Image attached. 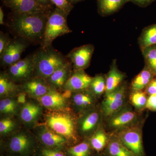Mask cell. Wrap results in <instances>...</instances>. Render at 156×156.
Instances as JSON below:
<instances>
[{"mask_svg":"<svg viewBox=\"0 0 156 156\" xmlns=\"http://www.w3.org/2000/svg\"><path fill=\"white\" fill-rule=\"evenodd\" d=\"M50 12L14 14L10 27L20 39L34 44H41Z\"/></svg>","mask_w":156,"mask_h":156,"instance_id":"6da1fadb","label":"cell"},{"mask_svg":"<svg viewBox=\"0 0 156 156\" xmlns=\"http://www.w3.org/2000/svg\"><path fill=\"white\" fill-rule=\"evenodd\" d=\"M77 118L66 108L50 110L45 115V125L55 133L64 137L68 142L69 146H70L83 140L78 134Z\"/></svg>","mask_w":156,"mask_h":156,"instance_id":"7a4b0ae2","label":"cell"},{"mask_svg":"<svg viewBox=\"0 0 156 156\" xmlns=\"http://www.w3.org/2000/svg\"><path fill=\"white\" fill-rule=\"evenodd\" d=\"M39 145L34 134L27 131H19L2 140L1 156H34Z\"/></svg>","mask_w":156,"mask_h":156,"instance_id":"3957f363","label":"cell"},{"mask_svg":"<svg viewBox=\"0 0 156 156\" xmlns=\"http://www.w3.org/2000/svg\"><path fill=\"white\" fill-rule=\"evenodd\" d=\"M34 63L33 77L45 79L69 61L66 56L52 47L41 48L33 54Z\"/></svg>","mask_w":156,"mask_h":156,"instance_id":"277c9868","label":"cell"},{"mask_svg":"<svg viewBox=\"0 0 156 156\" xmlns=\"http://www.w3.org/2000/svg\"><path fill=\"white\" fill-rule=\"evenodd\" d=\"M68 13L55 8L50 11L45 27L44 38L41 48L45 49L51 47L54 40L58 37L72 32L68 26Z\"/></svg>","mask_w":156,"mask_h":156,"instance_id":"5b68a950","label":"cell"},{"mask_svg":"<svg viewBox=\"0 0 156 156\" xmlns=\"http://www.w3.org/2000/svg\"><path fill=\"white\" fill-rule=\"evenodd\" d=\"M124 146L134 156H146L140 123L114 133Z\"/></svg>","mask_w":156,"mask_h":156,"instance_id":"8992f818","label":"cell"},{"mask_svg":"<svg viewBox=\"0 0 156 156\" xmlns=\"http://www.w3.org/2000/svg\"><path fill=\"white\" fill-rule=\"evenodd\" d=\"M105 121V128L109 134L139 123L138 114L128 104Z\"/></svg>","mask_w":156,"mask_h":156,"instance_id":"52a82bcc","label":"cell"},{"mask_svg":"<svg viewBox=\"0 0 156 156\" xmlns=\"http://www.w3.org/2000/svg\"><path fill=\"white\" fill-rule=\"evenodd\" d=\"M102 118L100 108L96 107L80 115L77 126L78 134L81 139L90 138L101 126Z\"/></svg>","mask_w":156,"mask_h":156,"instance_id":"ba28073f","label":"cell"},{"mask_svg":"<svg viewBox=\"0 0 156 156\" xmlns=\"http://www.w3.org/2000/svg\"><path fill=\"white\" fill-rule=\"evenodd\" d=\"M127 89L122 84L112 92L105 94L100 109L105 119L111 116L127 105Z\"/></svg>","mask_w":156,"mask_h":156,"instance_id":"9c48e42d","label":"cell"},{"mask_svg":"<svg viewBox=\"0 0 156 156\" xmlns=\"http://www.w3.org/2000/svg\"><path fill=\"white\" fill-rule=\"evenodd\" d=\"M34 135L37 140L39 144L44 147L64 149L66 147L69 146L67 140L55 133L45 125L37 126Z\"/></svg>","mask_w":156,"mask_h":156,"instance_id":"30bf717a","label":"cell"},{"mask_svg":"<svg viewBox=\"0 0 156 156\" xmlns=\"http://www.w3.org/2000/svg\"><path fill=\"white\" fill-rule=\"evenodd\" d=\"M6 73L15 83H23L33 77V55H29L8 66Z\"/></svg>","mask_w":156,"mask_h":156,"instance_id":"8fae6325","label":"cell"},{"mask_svg":"<svg viewBox=\"0 0 156 156\" xmlns=\"http://www.w3.org/2000/svg\"><path fill=\"white\" fill-rule=\"evenodd\" d=\"M94 47L92 44L83 45L72 50L66 56L74 70L83 69L89 66Z\"/></svg>","mask_w":156,"mask_h":156,"instance_id":"7c38bea8","label":"cell"},{"mask_svg":"<svg viewBox=\"0 0 156 156\" xmlns=\"http://www.w3.org/2000/svg\"><path fill=\"white\" fill-rule=\"evenodd\" d=\"M14 14L50 12V8L40 5L35 0H2Z\"/></svg>","mask_w":156,"mask_h":156,"instance_id":"4fadbf2b","label":"cell"},{"mask_svg":"<svg viewBox=\"0 0 156 156\" xmlns=\"http://www.w3.org/2000/svg\"><path fill=\"white\" fill-rule=\"evenodd\" d=\"M96 98L88 89L73 92L70 99L74 109L80 115L95 108Z\"/></svg>","mask_w":156,"mask_h":156,"instance_id":"5bb4252c","label":"cell"},{"mask_svg":"<svg viewBox=\"0 0 156 156\" xmlns=\"http://www.w3.org/2000/svg\"><path fill=\"white\" fill-rule=\"evenodd\" d=\"M27 42L21 39L11 40L2 56H1V66L8 67L20 60L21 54L26 49Z\"/></svg>","mask_w":156,"mask_h":156,"instance_id":"9a60e30c","label":"cell"},{"mask_svg":"<svg viewBox=\"0 0 156 156\" xmlns=\"http://www.w3.org/2000/svg\"><path fill=\"white\" fill-rule=\"evenodd\" d=\"M92 79L83 69L73 70L63 89L73 92L87 90L89 89Z\"/></svg>","mask_w":156,"mask_h":156,"instance_id":"2e32d148","label":"cell"},{"mask_svg":"<svg viewBox=\"0 0 156 156\" xmlns=\"http://www.w3.org/2000/svg\"><path fill=\"white\" fill-rule=\"evenodd\" d=\"M36 99L41 106L50 110H59L66 108V99L62 93L53 88L45 95Z\"/></svg>","mask_w":156,"mask_h":156,"instance_id":"e0dca14e","label":"cell"},{"mask_svg":"<svg viewBox=\"0 0 156 156\" xmlns=\"http://www.w3.org/2000/svg\"><path fill=\"white\" fill-rule=\"evenodd\" d=\"M21 86L23 91L36 99L45 95L52 88L44 79L36 77L23 82Z\"/></svg>","mask_w":156,"mask_h":156,"instance_id":"ac0fdd59","label":"cell"},{"mask_svg":"<svg viewBox=\"0 0 156 156\" xmlns=\"http://www.w3.org/2000/svg\"><path fill=\"white\" fill-rule=\"evenodd\" d=\"M72 65L69 61L55 71L49 77L45 79V80L50 87L56 90L63 89L66 83L72 73Z\"/></svg>","mask_w":156,"mask_h":156,"instance_id":"d6986e66","label":"cell"},{"mask_svg":"<svg viewBox=\"0 0 156 156\" xmlns=\"http://www.w3.org/2000/svg\"><path fill=\"white\" fill-rule=\"evenodd\" d=\"M42 113V107L41 105L29 101L23 105L20 113V118L24 125L32 126L37 122Z\"/></svg>","mask_w":156,"mask_h":156,"instance_id":"ffe728a7","label":"cell"},{"mask_svg":"<svg viewBox=\"0 0 156 156\" xmlns=\"http://www.w3.org/2000/svg\"><path fill=\"white\" fill-rule=\"evenodd\" d=\"M110 137V134L107 133L106 130L101 126L88 140L94 151L96 153H100L103 152L106 148Z\"/></svg>","mask_w":156,"mask_h":156,"instance_id":"44dd1931","label":"cell"},{"mask_svg":"<svg viewBox=\"0 0 156 156\" xmlns=\"http://www.w3.org/2000/svg\"><path fill=\"white\" fill-rule=\"evenodd\" d=\"M22 90V86L12 81L6 73L0 75V96L1 98L10 97L18 94Z\"/></svg>","mask_w":156,"mask_h":156,"instance_id":"7402d4cb","label":"cell"},{"mask_svg":"<svg viewBox=\"0 0 156 156\" xmlns=\"http://www.w3.org/2000/svg\"><path fill=\"white\" fill-rule=\"evenodd\" d=\"M110 134L108 144L104 152L109 156H134L124 146L115 134Z\"/></svg>","mask_w":156,"mask_h":156,"instance_id":"603a6c76","label":"cell"},{"mask_svg":"<svg viewBox=\"0 0 156 156\" xmlns=\"http://www.w3.org/2000/svg\"><path fill=\"white\" fill-rule=\"evenodd\" d=\"M63 151L66 156H94L96 153L88 139H83L75 145L66 147Z\"/></svg>","mask_w":156,"mask_h":156,"instance_id":"cb8c5ba5","label":"cell"},{"mask_svg":"<svg viewBox=\"0 0 156 156\" xmlns=\"http://www.w3.org/2000/svg\"><path fill=\"white\" fill-rule=\"evenodd\" d=\"M125 76L117 68L115 62L113 63L111 69L106 77V91L105 94L112 92L122 85Z\"/></svg>","mask_w":156,"mask_h":156,"instance_id":"d4e9b609","label":"cell"},{"mask_svg":"<svg viewBox=\"0 0 156 156\" xmlns=\"http://www.w3.org/2000/svg\"><path fill=\"white\" fill-rule=\"evenodd\" d=\"M99 14L105 16L115 13L119 10L128 0H97Z\"/></svg>","mask_w":156,"mask_h":156,"instance_id":"484cf974","label":"cell"},{"mask_svg":"<svg viewBox=\"0 0 156 156\" xmlns=\"http://www.w3.org/2000/svg\"><path fill=\"white\" fill-rule=\"evenodd\" d=\"M154 74L146 66L132 81L131 90L134 91H142L153 80Z\"/></svg>","mask_w":156,"mask_h":156,"instance_id":"4316f807","label":"cell"},{"mask_svg":"<svg viewBox=\"0 0 156 156\" xmlns=\"http://www.w3.org/2000/svg\"><path fill=\"white\" fill-rule=\"evenodd\" d=\"M141 50L156 44V24L145 29L139 39Z\"/></svg>","mask_w":156,"mask_h":156,"instance_id":"83f0119b","label":"cell"},{"mask_svg":"<svg viewBox=\"0 0 156 156\" xmlns=\"http://www.w3.org/2000/svg\"><path fill=\"white\" fill-rule=\"evenodd\" d=\"M18 104L17 100L11 97L3 98L0 101V112L1 114L12 115L18 111Z\"/></svg>","mask_w":156,"mask_h":156,"instance_id":"f1b7e54d","label":"cell"},{"mask_svg":"<svg viewBox=\"0 0 156 156\" xmlns=\"http://www.w3.org/2000/svg\"><path fill=\"white\" fill-rule=\"evenodd\" d=\"M106 87V77L98 75L93 77L89 89L96 97H99L105 93Z\"/></svg>","mask_w":156,"mask_h":156,"instance_id":"f546056e","label":"cell"},{"mask_svg":"<svg viewBox=\"0 0 156 156\" xmlns=\"http://www.w3.org/2000/svg\"><path fill=\"white\" fill-rule=\"evenodd\" d=\"M142 51L147 67L156 75V46L148 47Z\"/></svg>","mask_w":156,"mask_h":156,"instance_id":"4dcf8cb0","label":"cell"},{"mask_svg":"<svg viewBox=\"0 0 156 156\" xmlns=\"http://www.w3.org/2000/svg\"><path fill=\"white\" fill-rule=\"evenodd\" d=\"M131 104L138 110L145 108L147 103L148 98L145 92L142 91H134L130 97Z\"/></svg>","mask_w":156,"mask_h":156,"instance_id":"1f68e13d","label":"cell"},{"mask_svg":"<svg viewBox=\"0 0 156 156\" xmlns=\"http://www.w3.org/2000/svg\"><path fill=\"white\" fill-rule=\"evenodd\" d=\"M16 124L11 118H5L0 121V134L2 136L9 135L15 129Z\"/></svg>","mask_w":156,"mask_h":156,"instance_id":"d6a6232c","label":"cell"},{"mask_svg":"<svg viewBox=\"0 0 156 156\" xmlns=\"http://www.w3.org/2000/svg\"><path fill=\"white\" fill-rule=\"evenodd\" d=\"M34 156H66L63 149H50L39 144Z\"/></svg>","mask_w":156,"mask_h":156,"instance_id":"836d02e7","label":"cell"},{"mask_svg":"<svg viewBox=\"0 0 156 156\" xmlns=\"http://www.w3.org/2000/svg\"><path fill=\"white\" fill-rule=\"evenodd\" d=\"M51 3L56 6L57 9L69 14L72 10V4L70 3L68 0H50Z\"/></svg>","mask_w":156,"mask_h":156,"instance_id":"e575fe53","label":"cell"},{"mask_svg":"<svg viewBox=\"0 0 156 156\" xmlns=\"http://www.w3.org/2000/svg\"><path fill=\"white\" fill-rule=\"evenodd\" d=\"M11 41V40L9 38L8 34L1 31L0 32V57L2 56L3 53L9 46Z\"/></svg>","mask_w":156,"mask_h":156,"instance_id":"d590c367","label":"cell"},{"mask_svg":"<svg viewBox=\"0 0 156 156\" xmlns=\"http://www.w3.org/2000/svg\"><path fill=\"white\" fill-rule=\"evenodd\" d=\"M145 108L151 111L156 112V94L149 95Z\"/></svg>","mask_w":156,"mask_h":156,"instance_id":"8d00e7d4","label":"cell"},{"mask_svg":"<svg viewBox=\"0 0 156 156\" xmlns=\"http://www.w3.org/2000/svg\"><path fill=\"white\" fill-rule=\"evenodd\" d=\"M145 92L151 95L156 94V79L153 80L146 88Z\"/></svg>","mask_w":156,"mask_h":156,"instance_id":"74e56055","label":"cell"},{"mask_svg":"<svg viewBox=\"0 0 156 156\" xmlns=\"http://www.w3.org/2000/svg\"><path fill=\"white\" fill-rule=\"evenodd\" d=\"M139 7H145L150 5L155 0H128Z\"/></svg>","mask_w":156,"mask_h":156,"instance_id":"f35d334b","label":"cell"},{"mask_svg":"<svg viewBox=\"0 0 156 156\" xmlns=\"http://www.w3.org/2000/svg\"><path fill=\"white\" fill-rule=\"evenodd\" d=\"M26 95L27 94L25 92H20L19 94L17 95V102L19 104H24L26 103Z\"/></svg>","mask_w":156,"mask_h":156,"instance_id":"ab89813d","label":"cell"},{"mask_svg":"<svg viewBox=\"0 0 156 156\" xmlns=\"http://www.w3.org/2000/svg\"><path fill=\"white\" fill-rule=\"evenodd\" d=\"M40 5L45 7L50 8V5L52 4L50 0H35Z\"/></svg>","mask_w":156,"mask_h":156,"instance_id":"60d3db41","label":"cell"},{"mask_svg":"<svg viewBox=\"0 0 156 156\" xmlns=\"http://www.w3.org/2000/svg\"><path fill=\"white\" fill-rule=\"evenodd\" d=\"M63 97L66 99H70L72 95L73 92L69 90H64L63 93H62Z\"/></svg>","mask_w":156,"mask_h":156,"instance_id":"b9f144b4","label":"cell"},{"mask_svg":"<svg viewBox=\"0 0 156 156\" xmlns=\"http://www.w3.org/2000/svg\"><path fill=\"white\" fill-rule=\"evenodd\" d=\"M4 12L2 7L0 8V24L2 25H5L4 20Z\"/></svg>","mask_w":156,"mask_h":156,"instance_id":"7bdbcfd3","label":"cell"},{"mask_svg":"<svg viewBox=\"0 0 156 156\" xmlns=\"http://www.w3.org/2000/svg\"><path fill=\"white\" fill-rule=\"evenodd\" d=\"M94 156H109L107 154L105 153V152L100 153H95Z\"/></svg>","mask_w":156,"mask_h":156,"instance_id":"ee69618b","label":"cell"},{"mask_svg":"<svg viewBox=\"0 0 156 156\" xmlns=\"http://www.w3.org/2000/svg\"><path fill=\"white\" fill-rule=\"evenodd\" d=\"M68 2L71 4H74L78 2H81V1H83V0H68Z\"/></svg>","mask_w":156,"mask_h":156,"instance_id":"f6af8a7d","label":"cell"},{"mask_svg":"<svg viewBox=\"0 0 156 156\" xmlns=\"http://www.w3.org/2000/svg\"></svg>","mask_w":156,"mask_h":156,"instance_id":"bcb514c9","label":"cell"}]
</instances>
